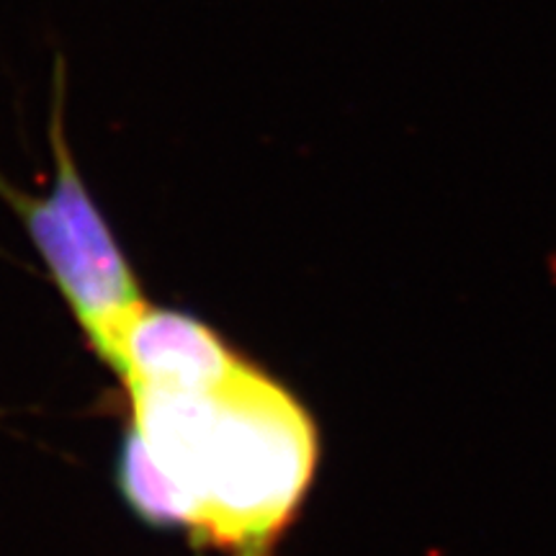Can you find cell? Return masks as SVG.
Listing matches in <instances>:
<instances>
[{"label":"cell","mask_w":556,"mask_h":556,"mask_svg":"<svg viewBox=\"0 0 556 556\" xmlns=\"http://www.w3.org/2000/svg\"><path fill=\"white\" fill-rule=\"evenodd\" d=\"M129 400L127 503L225 556H270L317 467V430L287 387L176 309L137 319L116 368Z\"/></svg>","instance_id":"1"},{"label":"cell","mask_w":556,"mask_h":556,"mask_svg":"<svg viewBox=\"0 0 556 556\" xmlns=\"http://www.w3.org/2000/svg\"><path fill=\"white\" fill-rule=\"evenodd\" d=\"M65 60L54 62L47 124L52 152L50 189L45 193L21 191L0 173V199L26 229V238L39 253L88 345L116 374L124 343L137 319L150 309V302L78 168L65 122Z\"/></svg>","instance_id":"2"}]
</instances>
